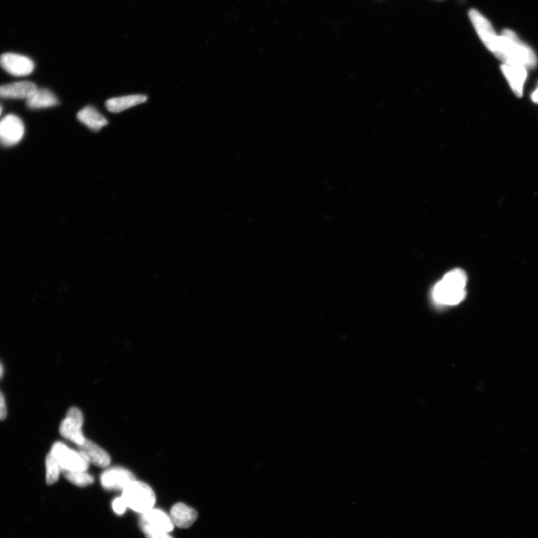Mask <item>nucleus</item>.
Returning a JSON list of instances; mask_svg holds the SVG:
<instances>
[{
	"label": "nucleus",
	"instance_id": "f257e3e1",
	"mask_svg": "<svg viewBox=\"0 0 538 538\" xmlns=\"http://www.w3.org/2000/svg\"><path fill=\"white\" fill-rule=\"evenodd\" d=\"M496 58L504 64L517 65L525 68H534L537 63V56L532 49L524 44L515 32L504 30L499 35Z\"/></svg>",
	"mask_w": 538,
	"mask_h": 538
},
{
	"label": "nucleus",
	"instance_id": "f03ea898",
	"mask_svg": "<svg viewBox=\"0 0 538 538\" xmlns=\"http://www.w3.org/2000/svg\"><path fill=\"white\" fill-rule=\"evenodd\" d=\"M468 277L461 269H453L435 285L432 292L434 300L439 304L456 305L467 295Z\"/></svg>",
	"mask_w": 538,
	"mask_h": 538
},
{
	"label": "nucleus",
	"instance_id": "7ed1b4c3",
	"mask_svg": "<svg viewBox=\"0 0 538 538\" xmlns=\"http://www.w3.org/2000/svg\"><path fill=\"white\" fill-rule=\"evenodd\" d=\"M128 508L139 513H144L154 508L156 495L153 489L142 482L134 480L126 487L122 492Z\"/></svg>",
	"mask_w": 538,
	"mask_h": 538
},
{
	"label": "nucleus",
	"instance_id": "20e7f679",
	"mask_svg": "<svg viewBox=\"0 0 538 538\" xmlns=\"http://www.w3.org/2000/svg\"><path fill=\"white\" fill-rule=\"evenodd\" d=\"M51 453L59 463L62 473L87 471L89 468V461L80 450L71 449L62 442L54 444Z\"/></svg>",
	"mask_w": 538,
	"mask_h": 538
},
{
	"label": "nucleus",
	"instance_id": "39448f33",
	"mask_svg": "<svg viewBox=\"0 0 538 538\" xmlns=\"http://www.w3.org/2000/svg\"><path fill=\"white\" fill-rule=\"evenodd\" d=\"M83 423L82 411L77 408H71L61 423L59 432L63 437L80 446L87 439L82 433Z\"/></svg>",
	"mask_w": 538,
	"mask_h": 538
},
{
	"label": "nucleus",
	"instance_id": "423d86ee",
	"mask_svg": "<svg viewBox=\"0 0 538 538\" xmlns=\"http://www.w3.org/2000/svg\"><path fill=\"white\" fill-rule=\"evenodd\" d=\"M469 17L480 39L488 50L495 54L497 50L499 35L495 32L491 22L475 9H471L469 11Z\"/></svg>",
	"mask_w": 538,
	"mask_h": 538
},
{
	"label": "nucleus",
	"instance_id": "0eeeda50",
	"mask_svg": "<svg viewBox=\"0 0 538 538\" xmlns=\"http://www.w3.org/2000/svg\"><path fill=\"white\" fill-rule=\"evenodd\" d=\"M25 127L20 118L8 115L0 121V144L11 146L18 144L24 136Z\"/></svg>",
	"mask_w": 538,
	"mask_h": 538
},
{
	"label": "nucleus",
	"instance_id": "6e6552de",
	"mask_svg": "<svg viewBox=\"0 0 538 538\" xmlns=\"http://www.w3.org/2000/svg\"><path fill=\"white\" fill-rule=\"evenodd\" d=\"M0 66L15 77L30 75L35 69V64L31 58L15 54H4L0 56Z\"/></svg>",
	"mask_w": 538,
	"mask_h": 538
},
{
	"label": "nucleus",
	"instance_id": "1a4fd4ad",
	"mask_svg": "<svg viewBox=\"0 0 538 538\" xmlns=\"http://www.w3.org/2000/svg\"><path fill=\"white\" fill-rule=\"evenodd\" d=\"M136 480L134 475L123 468H108L101 476L104 488L108 491H122L132 482Z\"/></svg>",
	"mask_w": 538,
	"mask_h": 538
},
{
	"label": "nucleus",
	"instance_id": "9d476101",
	"mask_svg": "<svg viewBox=\"0 0 538 538\" xmlns=\"http://www.w3.org/2000/svg\"><path fill=\"white\" fill-rule=\"evenodd\" d=\"M37 89H38L37 85L29 81L7 84L0 87V97L2 99L27 100Z\"/></svg>",
	"mask_w": 538,
	"mask_h": 538
},
{
	"label": "nucleus",
	"instance_id": "9b49d317",
	"mask_svg": "<svg viewBox=\"0 0 538 538\" xmlns=\"http://www.w3.org/2000/svg\"><path fill=\"white\" fill-rule=\"evenodd\" d=\"M139 523L168 533L173 532L175 527L170 515H167L165 511L154 508L148 512L142 513Z\"/></svg>",
	"mask_w": 538,
	"mask_h": 538
},
{
	"label": "nucleus",
	"instance_id": "f8f14e48",
	"mask_svg": "<svg viewBox=\"0 0 538 538\" xmlns=\"http://www.w3.org/2000/svg\"><path fill=\"white\" fill-rule=\"evenodd\" d=\"M79 450L87 457L90 463L99 468H108L111 463V458L107 452L99 445L87 439L79 446Z\"/></svg>",
	"mask_w": 538,
	"mask_h": 538
},
{
	"label": "nucleus",
	"instance_id": "ddd939ff",
	"mask_svg": "<svg viewBox=\"0 0 538 538\" xmlns=\"http://www.w3.org/2000/svg\"><path fill=\"white\" fill-rule=\"evenodd\" d=\"M170 517L175 527L189 529L198 519V512L186 504L179 503L170 509Z\"/></svg>",
	"mask_w": 538,
	"mask_h": 538
},
{
	"label": "nucleus",
	"instance_id": "4468645a",
	"mask_svg": "<svg viewBox=\"0 0 538 538\" xmlns=\"http://www.w3.org/2000/svg\"><path fill=\"white\" fill-rule=\"evenodd\" d=\"M527 68L521 65L504 64L502 70L510 87L518 97L523 96V85L527 77Z\"/></svg>",
	"mask_w": 538,
	"mask_h": 538
},
{
	"label": "nucleus",
	"instance_id": "2eb2a0df",
	"mask_svg": "<svg viewBox=\"0 0 538 538\" xmlns=\"http://www.w3.org/2000/svg\"><path fill=\"white\" fill-rule=\"evenodd\" d=\"M82 124L94 132H99L108 124V120L92 106L84 107L77 113Z\"/></svg>",
	"mask_w": 538,
	"mask_h": 538
},
{
	"label": "nucleus",
	"instance_id": "dca6fc26",
	"mask_svg": "<svg viewBox=\"0 0 538 538\" xmlns=\"http://www.w3.org/2000/svg\"><path fill=\"white\" fill-rule=\"evenodd\" d=\"M148 96L144 94H132L124 96L114 97L106 102V107L110 113H119L125 110L145 103Z\"/></svg>",
	"mask_w": 538,
	"mask_h": 538
},
{
	"label": "nucleus",
	"instance_id": "f3484780",
	"mask_svg": "<svg viewBox=\"0 0 538 538\" xmlns=\"http://www.w3.org/2000/svg\"><path fill=\"white\" fill-rule=\"evenodd\" d=\"M58 104L57 96L52 92L46 89H37L27 100V106L32 109L54 107Z\"/></svg>",
	"mask_w": 538,
	"mask_h": 538
},
{
	"label": "nucleus",
	"instance_id": "a211bd4d",
	"mask_svg": "<svg viewBox=\"0 0 538 538\" xmlns=\"http://www.w3.org/2000/svg\"><path fill=\"white\" fill-rule=\"evenodd\" d=\"M45 464L46 483L53 484L58 480L59 475L62 473V468L51 452L46 456Z\"/></svg>",
	"mask_w": 538,
	"mask_h": 538
},
{
	"label": "nucleus",
	"instance_id": "6ab92c4d",
	"mask_svg": "<svg viewBox=\"0 0 538 538\" xmlns=\"http://www.w3.org/2000/svg\"><path fill=\"white\" fill-rule=\"evenodd\" d=\"M65 478L73 484L87 487L94 483V477L87 471L63 472Z\"/></svg>",
	"mask_w": 538,
	"mask_h": 538
},
{
	"label": "nucleus",
	"instance_id": "aec40b11",
	"mask_svg": "<svg viewBox=\"0 0 538 538\" xmlns=\"http://www.w3.org/2000/svg\"><path fill=\"white\" fill-rule=\"evenodd\" d=\"M139 524L146 538H174L168 532L154 529L144 523H139Z\"/></svg>",
	"mask_w": 538,
	"mask_h": 538
},
{
	"label": "nucleus",
	"instance_id": "412c9836",
	"mask_svg": "<svg viewBox=\"0 0 538 538\" xmlns=\"http://www.w3.org/2000/svg\"><path fill=\"white\" fill-rule=\"evenodd\" d=\"M113 508L117 515H121L125 513L128 508L124 499L120 496L114 499L113 502Z\"/></svg>",
	"mask_w": 538,
	"mask_h": 538
},
{
	"label": "nucleus",
	"instance_id": "4be33fe9",
	"mask_svg": "<svg viewBox=\"0 0 538 538\" xmlns=\"http://www.w3.org/2000/svg\"><path fill=\"white\" fill-rule=\"evenodd\" d=\"M7 418V408L4 394L0 392V420H4Z\"/></svg>",
	"mask_w": 538,
	"mask_h": 538
},
{
	"label": "nucleus",
	"instance_id": "5701e85b",
	"mask_svg": "<svg viewBox=\"0 0 538 538\" xmlns=\"http://www.w3.org/2000/svg\"><path fill=\"white\" fill-rule=\"evenodd\" d=\"M532 100L534 103L538 104V87L532 94Z\"/></svg>",
	"mask_w": 538,
	"mask_h": 538
},
{
	"label": "nucleus",
	"instance_id": "b1692460",
	"mask_svg": "<svg viewBox=\"0 0 538 538\" xmlns=\"http://www.w3.org/2000/svg\"><path fill=\"white\" fill-rule=\"evenodd\" d=\"M4 374V368L1 364H0V379H1Z\"/></svg>",
	"mask_w": 538,
	"mask_h": 538
},
{
	"label": "nucleus",
	"instance_id": "393cba45",
	"mask_svg": "<svg viewBox=\"0 0 538 538\" xmlns=\"http://www.w3.org/2000/svg\"><path fill=\"white\" fill-rule=\"evenodd\" d=\"M2 113H3V108L1 105H0V115H1Z\"/></svg>",
	"mask_w": 538,
	"mask_h": 538
}]
</instances>
